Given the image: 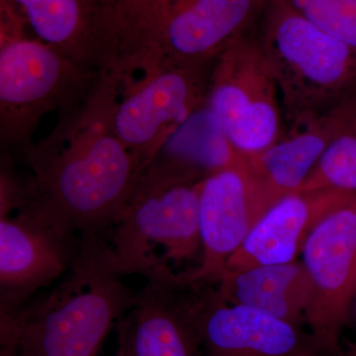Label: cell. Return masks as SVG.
<instances>
[{
  "mask_svg": "<svg viewBox=\"0 0 356 356\" xmlns=\"http://www.w3.org/2000/svg\"><path fill=\"white\" fill-rule=\"evenodd\" d=\"M119 83L58 116L48 137L16 153L29 168L28 202L79 236H106L123 213L142 168L117 137L112 111Z\"/></svg>",
  "mask_w": 356,
  "mask_h": 356,
  "instance_id": "1",
  "label": "cell"
},
{
  "mask_svg": "<svg viewBox=\"0 0 356 356\" xmlns=\"http://www.w3.org/2000/svg\"><path fill=\"white\" fill-rule=\"evenodd\" d=\"M64 280L43 298L0 311L1 350L17 356H97L135 302L105 236H81Z\"/></svg>",
  "mask_w": 356,
  "mask_h": 356,
  "instance_id": "2",
  "label": "cell"
},
{
  "mask_svg": "<svg viewBox=\"0 0 356 356\" xmlns=\"http://www.w3.org/2000/svg\"><path fill=\"white\" fill-rule=\"evenodd\" d=\"M205 175L170 158H158L143 170L110 234L108 245L122 276L180 282L175 268L202 261L199 193Z\"/></svg>",
  "mask_w": 356,
  "mask_h": 356,
  "instance_id": "3",
  "label": "cell"
},
{
  "mask_svg": "<svg viewBox=\"0 0 356 356\" xmlns=\"http://www.w3.org/2000/svg\"><path fill=\"white\" fill-rule=\"evenodd\" d=\"M259 36L280 91L284 128L329 111L355 90L356 48L284 0H267Z\"/></svg>",
  "mask_w": 356,
  "mask_h": 356,
  "instance_id": "4",
  "label": "cell"
},
{
  "mask_svg": "<svg viewBox=\"0 0 356 356\" xmlns=\"http://www.w3.org/2000/svg\"><path fill=\"white\" fill-rule=\"evenodd\" d=\"M106 74L26 35L0 38V142L18 153L44 116L69 113L91 97Z\"/></svg>",
  "mask_w": 356,
  "mask_h": 356,
  "instance_id": "5",
  "label": "cell"
},
{
  "mask_svg": "<svg viewBox=\"0 0 356 356\" xmlns=\"http://www.w3.org/2000/svg\"><path fill=\"white\" fill-rule=\"evenodd\" d=\"M206 106L229 151L259 153L284 131L280 91L259 26L234 40L213 65Z\"/></svg>",
  "mask_w": 356,
  "mask_h": 356,
  "instance_id": "6",
  "label": "cell"
},
{
  "mask_svg": "<svg viewBox=\"0 0 356 356\" xmlns=\"http://www.w3.org/2000/svg\"><path fill=\"white\" fill-rule=\"evenodd\" d=\"M37 40L79 64L120 77L139 47L132 16L119 0H0Z\"/></svg>",
  "mask_w": 356,
  "mask_h": 356,
  "instance_id": "7",
  "label": "cell"
},
{
  "mask_svg": "<svg viewBox=\"0 0 356 356\" xmlns=\"http://www.w3.org/2000/svg\"><path fill=\"white\" fill-rule=\"evenodd\" d=\"M213 65L161 60L145 67L119 91L112 127L143 170L170 138L206 104Z\"/></svg>",
  "mask_w": 356,
  "mask_h": 356,
  "instance_id": "8",
  "label": "cell"
},
{
  "mask_svg": "<svg viewBox=\"0 0 356 356\" xmlns=\"http://www.w3.org/2000/svg\"><path fill=\"white\" fill-rule=\"evenodd\" d=\"M267 0H161L145 20L149 62L212 65L234 40L255 29Z\"/></svg>",
  "mask_w": 356,
  "mask_h": 356,
  "instance_id": "9",
  "label": "cell"
},
{
  "mask_svg": "<svg viewBox=\"0 0 356 356\" xmlns=\"http://www.w3.org/2000/svg\"><path fill=\"white\" fill-rule=\"evenodd\" d=\"M302 254L311 288L306 324L323 346L341 351L356 294V194L313 229Z\"/></svg>",
  "mask_w": 356,
  "mask_h": 356,
  "instance_id": "10",
  "label": "cell"
},
{
  "mask_svg": "<svg viewBox=\"0 0 356 356\" xmlns=\"http://www.w3.org/2000/svg\"><path fill=\"white\" fill-rule=\"evenodd\" d=\"M81 241L31 204L0 215V311L17 310L69 273Z\"/></svg>",
  "mask_w": 356,
  "mask_h": 356,
  "instance_id": "11",
  "label": "cell"
},
{
  "mask_svg": "<svg viewBox=\"0 0 356 356\" xmlns=\"http://www.w3.org/2000/svg\"><path fill=\"white\" fill-rule=\"evenodd\" d=\"M184 296L205 356H297L325 348L301 325L227 303L202 283H186Z\"/></svg>",
  "mask_w": 356,
  "mask_h": 356,
  "instance_id": "12",
  "label": "cell"
},
{
  "mask_svg": "<svg viewBox=\"0 0 356 356\" xmlns=\"http://www.w3.org/2000/svg\"><path fill=\"white\" fill-rule=\"evenodd\" d=\"M205 175L199 193L202 261L186 283H216L227 261L261 219L235 154Z\"/></svg>",
  "mask_w": 356,
  "mask_h": 356,
  "instance_id": "13",
  "label": "cell"
},
{
  "mask_svg": "<svg viewBox=\"0 0 356 356\" xmlns=\"http://www.w3.org/2000/svg\"><path fill=\"white\" fill-rule=\"evenodd\" d=\"M339 103L325 113L285 127L280 139L259 153L232 152L242 165L261 218L281 199L298 191L313 172L336 133Z\"/></svg>",
  "mask_w": 356,
  "mask_h": 356,
  "instance_id": "14",
  "label": "cell"
},
{
  "mask_svg": "<svg viewBox=\"0 0 356 356\" xmlns=\"http://www.w3.org/2000/svg\"><path fill=\"white\" fill-rule=\"evenodd\" d=\"M355 194L327 188L285 196L255 224L225 270L294 262L313 229Z\"/></svg>",
  "mask_w": 356,
  "mask_h": 356,
  "instance_id": "15",
  "label": "cell"
},
{
  "mask_svg": "<svg viewBox=\"0 0 356 356\" xmlns=\"http://www.w3.org/2000/svg\"><path fill=\"white\" fill-rule=\"evenodd\" d=\"M121 356H200L184 283L147 282L119 321Z\"/></svg>",
  "mask_w": 356,
  "mask_h": 356,
  "instance_id": "16",
  "label": "cell"
},
{
  "mask_svg": "<svg viewBox=\"0 0 356 356\" xmlns=\"http://www.w3.org/2000/svg\"><path fill=\"white\" fill-rule=\"evenodd\" d=\"M217 292L227 303L250 307L291 324L306 323L310 280L302 262L225 270Z\"/></svg>",
  "mask_w": 356,
  "mask_h": 356,
  "instance_id": "17",
  "label": "cell"
},
{
  "mask_svg": "<svg viewBox=\"0 0 356 356\" xmlns=\"http://www.w3.org/2000/svg\"><path fill=\"white\" fill-rule=\"evenodd\" d=\"M339 125L299 191L337 189L356 193V89L339 103Z\"/></svg>",
  "mask_w": 356,
  "mask_h": 356,
  "instance_id": "18",
  "label": "cell"
},
{
  "mask_svg": "<svg viewBox=\"0 0 356 356\" xmlns=\"http://www.w3.org/2000/svg\"><path fill=\"white\" fill-rule=\"evenodd\" d=\"M325 32L356 48V0H284Z\"/></svg>",
  "mask_w": 356,
  "mask_h": 356,
  "instance_id": "19",
  "label": "cell"
},
{
  "mask_svg": "<svg viewBox=\"0 0 356 356\" xmlns=\"http://www.w3.org/2000/svg\"><path fill=\"white\" fill-rule=\"evenodd\" d=\"M134 17L144 18L161 0H119Z\"/></svg>",
  "mask_w": 356,
  "mask_h": 356,
  "instance_id": "20",
  "label": "cell"
},
{
  "mask_svg": "<svg viewBox=\"0 0 356 356\" xmlns=\"http://www.w3.org/2000/svg\"><path fill=\"white\" fill-rule=\"evenodd\" d=\"M297 356H343V353H341V351H334L329 350V348H318Z\"/></svg>",
  "mask_w": 356,
  "mask_h": 356,
  "instance_id": "21",
  "label": "cell"
},
{
  "mask_svg": "<svg viewBox=\"0 0 356 356\" xmlns=\"http://www.w3.org/2000/svg\"><path fill=\"white\" fill-rule=\"evenodd\" d=\"M353 318H355L356 322V294L355 299H353V306H351L350 321L353 320Z\"/></svg>",
  "mask_w": 356,
  "mask_h": 356,
  "instance_id": "22",
  "label": "cell"
},
{
  "mask_svg": "<svg viewBox=\"0 0 356 356\" xmlns=\"http://www.w3.org/2000/svg\"><path fill=\"white\" fill-rule=\"evenodd\" d=\"M343 356H356V344L351 346V348L350 351H348V355H343Z\"/></svg>",
  "mask_w": 356,
  "mask_h": 356,
  "instance_id": "23",
  "label": "cell"
},
{
  "mask_svg": "<svg viewBox=\"0 0 356 356\" xmlns=\"http://www.w3.org/2000/svg\"><path fill=\"white\" fill-rule=\"evenodd\" d=\"M116 356H121L120 355H118V353H117V355Z\"/></svg>",
  "mask_w": 356,
  "mask_h": 356,
  "instance_id": "24",
  "label": "cell"
}]
</instances>
